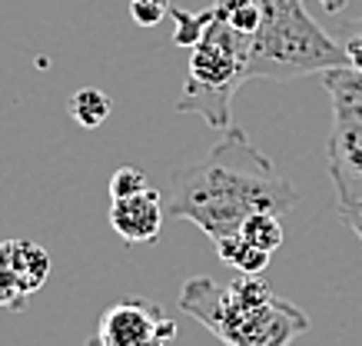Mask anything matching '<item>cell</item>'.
I'll return each instance as SVG.
<instances>
[{
    "label": "cell",
    "mask_w": 362,
    "mask_h": 346,
    "mask_svg": "<svg viewBox=\"0 0 362 346\" xmlns=\"http://www.w3.org/2000/svg\"><path fill=\"white\" fill-rule=\"evenodd\" d=\"M150 187V180L146 173L136 167H120L117 173L110 177V200H123V197H133V193H140Z\"/></svg>",
    "instance_id": "15"
},
{
    "label": "cell",
    "mask_w": 362,
    "mask_h": 346,
    "mask_svg": "<svg viewBox=\"0 0 362 346\" xmlns=\"http://www.w3.org/2000/svg\"><path fill=\"white\" fill-rule=\"evenodd\" d=\"M339 44H342V50H346L349 67L362 74V17L359 21H352V23H346V30L339 34Z\"/></svg>",
    "instance_id": "16"
},
{
    "label": "cell",
    "mask_w": 362,
    "mask_h": 346,
    "mask_svg": "<svg viewBox=\"0 0 362 346\" xmlns=\"http://www.w3.org/2000/svg\"><path fill=\"white\" fill-rule=\"evenodd\" d=\"M296 203L299 190L276 170L273 160L252 146L240 127H230L203 160L173 173L166 210L176 220L199 226L216 243L240 233L250 213L266 210L283 217Z\"/></svg>",
    "instance_id": "1"
},
{
    "label": "cell",
    "mask_w": 362,
    "mask_h": 346,
    "mask_svg": "<svg viewBox=\"0 0 362 346\" xmlns=\"http://www.w3.org/2000/svg\"><path fill=\"white\" fill-rule=\"evenodd\" d=\"M130 13L140 27H156L163 17H170V4H140V0H130Z\"/></svg>",
    "instance_id": "18"
},
{
    "label": "cell",
    "mask_w": 362,
    "mask_h": 346,
    "mask_svg": "<svg viewBox=\"0 0 362 346\" xmlns=\"http://www.w3.org/2000/svg\"><path fill=\"white\" fill-rule=\"evenodd\" d=\"M140 4H170V0H140Z\"/></svg>",
    "instance_id": "21"
},
{
    "label": "cell",
    "mask_w": 362,
    "mask_h": 346,
    "mask_svg": "<svg viewBox=\"0 0 362 346\" xmlns=\"http://www.w3.org/2000/svg\"><path fill=\"white\" fill-rule=\"evenodd\" d=\"M322 7H326L329 13H339L342 7H346V0H322Z\"/></svg>",
    "instance_id": "20"
},
{
    "label": "cell",
    "mask_w": 362,
    "mask_h": 346,
    "mask_svg": "<svg viewBox=\"0 0 362 346\" xmlns=\"http://www.w3.org/2000/svg\"><path fill=\"white\" fill-rule=\"evenodd\" d=\"M180 310L226 346H293L309 333V316L296 303L246 273L226 287L209 277H189L180 290Z\"/></svg>",
    "instance_id": "2"
},
{
    "label": "cell",
    "mask_w": 362,
    "mask_h": 346,
    "mask_svg": "<svg viewBox=\"0 0 362 346\" xmlns=\"http://www.w3.org/2000/svg\"><path fill=\"white\" fill-rule=\"evenodd\" d=\"M213 11L216 17L243 30V34H256V27L263 21V7H259V0H213Z\"/></svg>",
    "instance_id": "13"
},
{
    "label": "cell",
    "mask_w": 362,
    "mask_h": 346,
    "mask_svg": "<svg viewBox=\"0 0 362 346\" xmlns=\"http://www.w3.org/2000/svg\"><path fill=\"white\" fill-rule=\"evenodd\" d=\"M216 253H220V260L226 267L240 270L246 277H259L269 267V257H273V253H266L259 246H252L250 240H243L240 233H230V236H223V240H216Z\"/></svg>",
    "instance_id": "10"
},
{
    "label": "cell",
    "mask_w": 362,
    "mask_h": 346,
    "mask_svg": "<svg viewBox=\"0 0 362 346\" xmlns=\"http://www.w3.org/2000/svg\"><path fill=\"white\" fill-rule=\"evenodd\" d=\"M329 177L336 187V207L362 200V117L332 113L329 130Z\"/></svg>",
    "instance_id": "6"
},
{
    "label": "cell",
    "mask_w": 362,
    "mask_h": 346,
    "mask_svg": "<svg viewBox=\"0 0 362 346\" xmlns=\"http://www.w3.org/2000/svg\"><path fill=\"white\" fill-rule=\"evenodd\" d=\"M170 17H173L176 30H173V44L183 47V50H193V47L199 44V37H203V30H206V23L213 21V7H206V11H183V7H170Z\"/></svg>",
    "instance_id": "14"
},
{
    "label": "cell",
    "mask_w": 362,
    "mask_h": 346,
    "mask_svg": "<svg viewBox=\"0 0 362 346\" xmlns=\"http://www.w3.org/2000/svg\"><path fill=\"white\" fill-rule=\"evenodd\" d=\"M110 226L123 243H156V236L163 230V193L156 187L110 200Z\"/></svg>",
    "instance_id": "7"
},
{
    "label": "cell",
    "mask_w": 362,
    "mask_h": 346,
    "mask_svg": "<svg viewBox=\"0 0 362 346\" xmlns=\"http://www.w3.org/2000/svg\"><path fill=\"white\" fill-rule=\"evenodd\" d=\"M66 110H70V117H74L80 127L97 130L100 123L110 117V97H107L103 90H97V87H83V90H77V93L70 97Z\"/></svg>",
    "instance_id": "11"
},
{
    "label": "cell",
    "mask_w": 362,
    "mask_h": 346,
    "mask_svg": "<svg viewBox=\"0 0 362 346\" xmlns=\"http://www.w3.org/2000/svg\"><path fill=\"white\" fill-rule=\"evenodd\" d=\"M0 257L11 270L13 283L23 296L37 293L50 277V253L33 240H4L0 243Z\"/></svg>",
    "instance_id": "8"
},
{
    "label": "cell",
    "mask_w": 362,
    "mask_h": 346,
    "mask_svg": "<svg viewBox=\"0 0 362 346\" xmlns=\"http://www.w3.org/2000/svg\"><path fill=\"white\" fill-rule=\"evenodd\" d=\"M250 34H243L236 27L216 17L206 23V30L199 37V44L189 54V80L176 110L197 113L199 120H206L213 130H230L233 127V93L246 83V60H250Z\"/></svg>",
    "instance_id": "4"
},
{
    "label": "cell",
    "mask_w": 362,
    "mask_h": 346,
    "mask_svg": "<svg viewBox=\"0 0 362 346\" xmlns=\"http://www.w3.org/2000/svg\"><path fill=\"white\" fill-rule=\"evenodd\" d=\"M176 336V323L153 300H123L100 316L97 333L87 346H166Z\"/></svg>",
    "instance_id": "5"
},
{
    "label": "cell",
    "mask_w": 362,
    "mask_h": 346,
    "mask_svg": "<svg viewBox=\"0 0 362 346\" xmlns=\"http://www.w3.org/2000/svg\"><path fill=\"white\" fill-rule=\"evenodd\" d=\"M283 217H276V213H250L240 226V236L243 240H250L252 246H259L266 253H276L279 246H283V224H279Z\"/></svg>",
    "instance_id": "12"
},
{
    "label": "cell",
    "mask_w": 362,
    "mask_h": 346,
    "mask_svg": "<svg viewBox=\"0 0 362 346\" xmlns=\"http://www.w3.org/2000/svg\"><path fill=\"white\" fill-rule=\"evenodd\" d=\"M0 306L4 310H17V313L27 306V296L17 290V283H13L11 270L4 267V260H0Z\"/></svg>",
    "instance_id": "17"
},
{
    "label": "cell",
    "mask_w": 362,
    "mask_h": 346,
    "mask_svg": "<svg viewBox=\"0 0 362 346\" xmlns=\"http://www.w3.org/2000/svg\"><path fill=\"white\" fill-rule=\"evenodd\" d=\"M322 87L332 97V113L362 117V74L352 67H336L322 74Z\"/></svg>",
    "instance_id": "9"
},
{
    "label": "cell",
    "mask_w": 362,
    "mask_h": 346,
    "mask_svg": "<svg viewBox=\"0 0 362 346\" xmlns=\"http://www.w3.org/2000/svg\"><path fill=\"white\" fill-rule=\"evenodd\" d=\"M339 210V217L346 220V226H349L352 233L362 240V200L359 203H349V207H336Z\"/></svg>",
    "instance_id": "19"
},
{
    "label": "cell",
    "mask_w": 362,
    "mask_h": 346,
    "mask_svg": "<svg viewBox=\"0 0 362 346\" xmlns=\"http://www.w3.org/2000/svg\"><path fill=\"white\" fill-rule=\"evenodd\" d=\"M263 21L250 40V80H299L349 67L346 50L306 11L303 0H259Z\"/></svg>",
    "instance_id": "3"
}]
</instances>
